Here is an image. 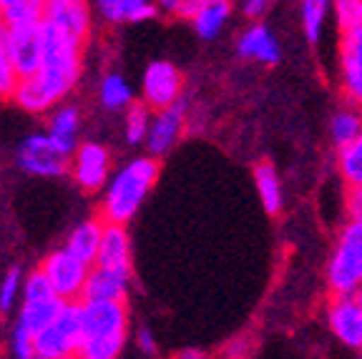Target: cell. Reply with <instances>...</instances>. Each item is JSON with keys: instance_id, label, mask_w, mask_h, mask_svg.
<instances>
[{"instance_id": "6da1fadb", "label": "cell", "mask_w": 362, "mask_h": 359, "mask_svg": "<svg viewBox=\"0 0 362 359\" xmlns=\"http://www.w3.org/2000/svg\"><path fill=\"white\" fill-rule=\"evenodd\" d=\"M158 179V161L153 156H141L131 161L126 169L119 171V176L111 181L103 201V216L106 224H121L139 211L144 199L148 196V191L153 189Z\"/></svg>"}, {"instance_id": "7a4b0ae2", "label": "cell", "mask_w": 362, "mask_h": 359, "mask_svg": "<svg viewBox=\"0 0 362 359\" xmlns=\"http://www.w3.org/2000/svg\"><path fill=\"white\" fill-rule=\"evenodd\" d=\"M362 286V231L345 224L327 261V289L332 297H355Z\"/></svg>"}, {"instance_id": "3957f363", "label": "cell", "mask_w": 362, "mask_h": 359, "mask_svg": "<svg viewBox=\"0 0 362 359\" xmlns=\"http://www.w3.org/2000/svg\"><path fill=\"white\" fill-rule=\"evenodd\" d=\"M83 344V304H66L56 322L35 337V357L71 359L78 357Z\"/></svg>"}, {"instance_id": "277c9868", "label": "cell", "mask_w": 362, "mask_h": 359, "mask_svg": "<svg viewBox=\"0 0 362 359\" xmlns=\"http://www.w3.org/2000/svg\"><path fill=\"white\" fill-rule=\"evenodd\" d=\"M40 271L45 274V279L51 281L53 292L58 299H63L66 304L81 302L88 281L90 266L83 264L78 257L68 252V249H58V252L48 254L40 264Z\"/></svg>"}, {"instance_id": "5b68a950", "label": "cell", "mask_w": 362, "mask_h": 359, "mask_svg": "<svg viewBox=\"0 0 362 359\" xmlns=\"http://www.w3.org/2000/svg\"><path fill=\"white\" fill-rule=\"evenodd\" d=\"M81 51L83 48H78L61 28L43 20V66H40V73L56 76V78L76 86L81 76Z\"/></svg>"}, {"instance_id": "8992f818", "label": "cell", "mask_w": 362, "mask_h": 359, "mask_svg": "<svg viewBox=\"0 0 362 359\" xmlns=\"http://www.w3.org/2000/svg\"><path fill=\"white\" fill-rule=\"evenodd\" d=\"M16 163L18 169H23L30 176H48V179H53V176H63L71 169V156L63 153L48 134H33L18 146Z\"/></svg>"}, {"instance_id": "52a82bcc", "label": "cell", "mask_w": 362, "mask_h": 359, "mask_svg": "<svg viewBox=\"0 0 362 359\" xmlns=\"http://www.w3.org/2000/svg\"><path fill=\"white\" fill-rule=\"evenodd\" d=\"M8 53L21 81L33 78L43 66V23L40 25H23V28H6Z\"/></svg>"}, {"instance_id": "ba28073f", "label": "cell", "mask_w": 362, "mask_h": 359, "mask_svg": "<svg viewBox=\"0 0 362 359\" xmlns=\"http://www.w3.org/2000/svg\"><path fill=\"white\" fill-rule=\"evenodd\" d=\"M181 88H184V78H181L179 68L171 66L169 61L151 63L144 73V103L156 113L181 101L184 98Z\"/></svg>"}, {"instance_id": "9c48e42d", "label": "cell", "mask_w": 362, "mask_h": 359, "mask_svg": "<svg viewBox=\"0 0 362 359\" xmlns=\"http://www.w3.org/2000/svg\"><path fill=\"white\" fill-rule=\"evenodd\" d=\"M71 90H74V83L56 78V76L38 73V76H33V78L21 81L16 95H13V101H16L23 111L43 113L51 106H56L63 95H68Z\"/></svg>"}, {"instance_id": "30bf717a", "label": "cell", "mask_w": 362, "mask_h": 359, "mask_svg": "<svg viewBox=\"0 0 362 359\" xmlns=\"http://www.w3.org/2000/svg\"><path fill=\"white\" fill-rule=\"evenodd\" d=\"M126 331H129V309H126V302L83 304V339L116 337V334H126Z\"/></svg>"}, {"instance_id": "8fae6325", "label": "cell", "mask_w": 362, "mask_h": 359, "mask_svg": "<svg viewBox=\"0 0 362 359\" xmlns=\"http://www.w3.org/2000/svg\"><path fill=\"white\" fill-rule=\"evenodd\" d=\"M108 171H111V156L101 143H81L78 151L71 158L74 181L88 194H93L106 184Z\"/></svg>"}, {"instance_id": "7c38bea8", "label": "cell", "mask_w": 362, "mask_h": 359, "mask_svg": "<svg viewBox=\"0 0 362 359\" xmlns=\"http://www.w3.org/2000/svg\"><path fill=\"white\" fill-rule=\"evenodd\" d=\"M45 20L61 28L78 48L90 33V8L81 0H45Z\"/></svg>"}, {"instance_id": "4fadbf2b", "label": "cell", "mask_w": 362, "mask_h": 359, "mask_svg": "<svg viewBox=\"0 0 362 359\" xmlns=\"http://www.w3.org/2000/svg\"><path fill=\"white\" fill-rule=\"evenodd\" d=\"M327 324L342 344L360 349L362 344V307L355 297H329Z\"/></svg>"}, {"instance_id": "5bb4252c", "label": "cell", "mask_w": 362, "mask_h": 359, "mask_svg": "<svg viewBox=\"0 0 362 359\" xmlns=\"http://www.w3.org/2000/svg\"><path fill=\"white\" fill-rule=\"evenodd\" d=\"M187 98L176 101L171 108L166 111H158L151 121V131H148V151L151 156H164L166 151L176 146V141L184 134V124H187Z\"/></svg>"}, {"instance_id": "9a60e30c", "label": "cell", "mask_w": 362, "mask_h": 359, "mask_svg": "<svg viewBox=\"0 0 362 359\" xmlns=\"http://www.w3.org/2000/svg\"><path fill=\"white\" fill-rule=\"evenodd\" d=\"M96 266L103 271H111V274L131 279V242H129V234H126V226L106 224Z\"/></svg>"}, {"instance_id": "2e32d148", "label": "cell", "mask_w": 362, "mask_h": 359, "mask_svg": "<svg viewBox=\"0 0 362 359\" xmlns=\"http://www.w3.org/2000/svg\"><path fill=\"white\" fill-rule=\"evenodd\" d=\"M339 88L347 103L362 111V45L339 40Z\"/></svg>"}, {"instance_id": "e0dca14e", "label": "cell", "mask_w": 362, "mask_h": 359, "mask_svg": "<svg viewBox=\"0 0 362 359\" xmlns=\"http://www.w3.org/2000/svg\"><path fill=\"white\" fill-rule=\"evenodd\" d=\"M237 53L239 58H247V61H259L267 66H274L282 58L279 51V43L274 40L272 30L267 28L264 23H252L237 40Z\"/></svg>"}, {"instance_id": "ac0fdd59", "label": "cell", "mask_w": 362, "mask_h": 359, "mask_svg": "<svg viewBox=\"0 0 362 359\" xmlns=\"http://www.w3.org/2000/svg\"><path fill=\"white\" fill-rule=\"evenodd\" d=\"M103 229H106V221L103 219L83 221V224H78L74 231H71L66 249L74 254V257H78L83 264H88L90 269H93L98 261V252H101Z\"/></svg>"}, {"instance_id": "d6986e66", "label": "cell", "mask_w": 362, "mask_h": 359, "mask_svg": "<svg viewBox=\"0 0 362 359\" xmlns=\"http://www.w3.org/2000/svg\"><path fill=\"white\" fill-rule=\"evenodd\" d=\"M126 289H129V279L111 271H103L93 266L86 281L83 297L81 302H126Z\"/></svg>"}, {"instance_id": "ffe728a7", "label": "cell", "mask_w": 362, "mask_h": 359, "mask_svg": "<svg viewBox=\"0 0 362 359\" xmlns=\"http://www.w3.org/2000/svg\"><path fill=\"white\" fill-rule=\"evenodd\" d=\"M96 11L108 23H139L153 18L158 8L148 0H98Z\"/></svg>"}, {"instance_id": "44dd1931", "label": "cell", "mask_w": 362, "mask_h": 359, "mask_svg": "<svg viewBox=\"0 0 362 359\" xmlns=\"http://www.w3.org/2000/svg\"><path fill=\"white\" fill-rule=\"evenodd\" d=\"M43 20H45L43 0H0V25L3 28L40 25Z\"/></svg>"}, {"instance_id": "7402d4cb", "label": "cell", "mask_w": 362, "mask_h": 359, "mask_svg": "<svg viewBox=\"0 0 362 359\" xmlns=\"http://www.w3.org/2000/svg\"><path fill=\"white\" fill-rule=\"evenodd\" d=\"M63 309H66V302L58 299V297L45 299V302H23L18 324L25 326L33 337H38L40 331H45L53 322L58 319V317H61Z\"/></svg>"}, {"instance_id": "603a6c76", "label": "cell", "mask_w": 362, "mask_h": 359, "mask_svg": "<svg viewBox=\"0 0 362 359\" xmlns=\"http://www.w3.org/2000/svg\"><path fill=\"white\" fill-rule=\"evenodd\" d=\"M78 126H81V116L74 106L58 108L51 116V131H48V136H51L53 143H56L63 153H68V156H74V153L78 151V146H76V141H78Z\"/></svg>"}, {"instance_id": "cb8c5ba5", "label": "cell", "mask_w": 362, "mask_h": 359, "mask_svg": "<svg viewBox=\"0 0 362 359\" xmlns=\"http://www.w3.org/2000/svg\"><path fill=\"white\" fill-rule=\"evenodd\" d=\"M255 186L257 194H259V201L264 206V211L269 216H277L284 206V196H282V181H279L277 171L272 163H257L255 169Z\"/></svg>"}, {"instance_id": "d4e9b609", "label": "cell", "mask_w": 362, "mask_h": 359, "mask_svg": "<svg viewBox=\"0 0 362 359\" xmlns=\"http://www.w3.org/2000/svg\"><path fill=\"white\" fill-rule=\"evenodd\" d=\"M232 11H234L232 3H226V0H206V6L202 8V13L192 20L194 30H197L202 38L211 40L224 28V23L229 20Z\"/></svg>"}, {"instance_id": "484cf974", "label": "cell", "mask_w": 362, "mask_h": 359, "mask_svg": "<svg viewBox=\"0 0 362 359\" xmlns=\"http://www.w3.org/2000/svg\"><path fill=\"white\" fill-rule=\"evenodd\" d=\"M329 131H332V141L334 146L342 151L345 146H350L352 141L362 134V111L357 108H339L332 116V124H329Z\"/></svg>"}, {"instance_id": "4316f807", "label": "cell", "mask_w": 362, "mask_h": 359, "mask_svg": "<svg viewBox=\"0 0 362 359\" xmlns=\"http://www.w3.org/2000/svg\"><path fill=\"white\" fill-rule=\"evenodd\" d=\"M337 169L347 189H362V134L339 151Z\"/></svg>"}, {"instance_id": "83f0119b", "label": "cell", "mask_w": 362, "mask_h": 359, "mask_svg": "<svg viewBox=\"0 0 362 359\" xmlns=\"http://www.w3.org/2000/svg\"><path fill=\"white\" fill-rule=\"evenodd\" d=\"M124 344H126V334L83 339V344L78 349V359H119Z\"/></svg>"}, {"instance_id": "f1b7e54d", "label": "cell", "mask_w": 362, "mask_h": 359, "mask_svg": "<svg viewBox=\"0 0 362 359\" xmlns=\"http://www.w3.org/2000/svg\"><path fill=\"white\" fill-rule=\"evenodd\" d=\"M101 101L106 108L131 106V103H134V90H131V86L126 83L124 76L111 73L101 81Z\"/></svg>"}, {"instance_id": "f546056e", "label": "cell", "mask_w": 362, "mask_h": 359, "mask_svg": "<svg viewBox=\"0 0 362 359\" xmlns=\"http://www.w3.org/2000/svg\"><path fill=\"white\" fill-rule=\"evenodd\" d=\"M151 121V108L146 103H131L129 113H126V139H129V143H141L144 139H148Z\"/></svg>"}, {"instance_id": "4dcf8cb0", "label": "cell", "mask_w": 362, "mask_h": 359, "mask_svg": "<svg viewBox=\"0 0 362 359\" xmlns=\"http://www.w3.org/2000/svg\"><path fill=\"white\" fill-rule=\"evenodd\" d=\"M18 86H21V78H18L11 61V53H8L6 28L0 25V98H13Z\"/></svg>"}, {"instance_id": "1f68e13d", "label": "cell", "mask_w": 362, "mask_h": 359, "mask_svg": "<svg viewBox=\"0 0 362 359\" xmlns=\"http://www.w3.org/2000/svg\"><path fill=\"white\" fill-rule=\"evenodd\" d=\"M327 11H329V6L322 3V0H307V3H302V25H305V35L310 43L320 40Z\"/></svg>"}, {"instance_id": "d6a6232c", "label": "cell", "mask_w": 362, "mask_h": 359, "mask_svg": "<svg viewBox=\"0 0 362 359\" xmlns=\"http://www.w3.org/2000/svg\"><path fill=\"white\" fill-rule=\"evenodd\" d=\"M18 284H21V266H11L8 274L0 281V314H8L18 297Z\"/></svg>"}, {"instance_id": "836d02e7", "label": "cell", "mask_w": 362, "mask_h": 359, "mask_svg": "<svg viewBox=\"0 0 362 359\" xmlns=\"http://www.w3.org/2000/svg\"><path fill=\"white\" fill-rule=\"evenodd\" d=\"M56 292H53L51 281L45 279V274L40 269H35L33 274L25 281V302H45V299H53Z\"/></svg>"}, {"instance_id": "e575fe53", "label": "cell", "mask_w": 362, "mask_h": 359, "mask_svg": "<svg viewBox=\"0 0 362 359\" xmlns=\"http://www.w3.org/2000/svg\"><path fill=\"white\" fill-rule=\"evenodd\" d=\"M11 347H13V357L16 359H33L35 357V337L21 324L13 329Z\"/></svg>"}, {"instance_id": "d590c367", "label": "cell", "mask_w": 362, "mask_h": 359, "mask_svg": "<svg viewBox=\"0 0 362 359\" xmlns=\"http://www.w3.org/2000/svg\"><path fill=\"white\" fill-rule=\"evenodd\" d=\"M204 6H206V0H164V3H161L164 11L174 13V16H179V18H189V20H194V18L202 13Z\"/></svg>"}, {"instance_id": "8d00e7d4", "label": "cell", "mask_w": 362, "mask_h": 359, "mask_svg": "<svg viewBox=\"0 0 362 359\" xmlns=\"http://www.w3.org/2000/svg\"><path fill=\"white\" fill-rule=\"evenodd\" d=\"M347 213L352 224L362 231V189H347Z\"/></svg>"}, {"instance_id": "74e56055", "label": "cell", "mask_w": 362, "mask_h": 359, "mask_svg": "<svg viewBox=\"0 0 362 359\" xmlns=\"http://www.w3.org/2000/svg\"><path fill=\"white\" fill-rule=\"evenodd\" d=\"M267 8H269V3H264V0H247V3H242V13L257 23L267 13Z\"/></svg>"}, {"instance_id": "f35d334b", "label": "cell", "mask_w": 362, "mask_h": 359, "mask_svg": "<svg viewBox=\"0 0 362 359\" xmlns=\"http://www.w3.org/2000/svg\"><path fill=\"white\" fill-rule=\"evenodd\" d=\"M139 347H141V352H146V354H156V339H153V334L148 329L139 331Z\"/></svg>"}, {"instance_id": "ab89813d", "label": "cell", "mask_w": 362, "mask_h": 359, "mask_svg": "<svg viewBox=\"0 0 362 359\" xmlns=\"http://www.w3.org/2000/svg\"><path fill=\"white\" fill-rule=\"evenodd\" d=\"M176 359H206V354L199 352V349H184V352H179Z\"/></svg>"}, {"instance_id": "60d3db41", "label": "cell", "mask_w": 362, "mask_h": 359, "mask_svg": "<svg viewBox=\"0 0 362 359\" xmlns=\"http://www.w3.org/2000/svg\"><path fill=\"white\" fill-rule=\"evenodd\" d=\"M355 299H357V304H360V307H362V286H360V292L355 294Z\"/></svg>"}, {"instance_id": "b9f144b4", "label": "cell", "mask_w": 362, "mask_h": 359, "mask_svg": "<svg viewBox=\"0 0 362 359\" xmlns=\"http://www.w3.org/2000/svg\"><path fill=\"white\" fill-rule=\"evenodd\" d=\"M357 352H360V357H362V344H360V349H357Z\"/></svg>"}, {"instance_id": "7bdbcfd3", "label": "cell", "mask_w": 362, "mask_h": 359, "mask_svg": "<svg viewBox=\"0 0 362 359\" xmlns=\"http://www.w3.org/2000/svg\"><path fill=\"white\" fill-rule=\"evenodd\" d=\"M71 359H78V357H71Z\"/></svg>"}, {"instance_id": "ee69618b", "label": "cell", "mask_w": 362, "mask_h": 359, "mask_svg": "<svg viewBox=\"0 0 362 359\" xmlns=\"http://www.w3.org/2000/svg\"><path fill=\"white\" fill-rule=\"evenodd\" d=\"M33 359H40V357H33Z\"/></svg>"}]
</instances>
